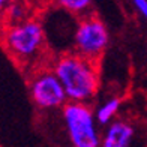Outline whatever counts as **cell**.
<instances>
[{
    "label": "cell",
    "instance_id": "cell-1",
    "mask_svg": "<svg viewBox=\"0 0 147 147\" xmlns=\"http://www.w3.org/2000/svg\"><path fill=\"white\" fill-rule=\"evenodd\" d=\"M53 71L62 83L69 102L86 104L99 89L96 63L78 56L77 53L62 54L53 65Z\"/></svg>",
    "mask_w": 147,
    "mask_h": 147
},
{
    "label": "cell",
    "instance_id": "cell-2",
    "mask_svg": "<svg viewBox=\"0 0 147 147\" xmlns=\"http://www.w3.org/2000/svg\"><path fill=\"white\" fill-rule=\"evenodd\" d=\"M6 51L20 66H33L39 71L42 59L47 53V38L41 21L30 18L24 23L8 26L3 33Z\"/></svg>",
    "mask_w": 147,
    "mask_h": 147
},
{
    "label": "cell",
    "instance_id": "cell-3",
    "mask_svg": "<svg viewBox=\"0 0 147 147\" xmlns=\"http://www.w3.org/2000/svg\"><path fill=\"white\" fill-rule=\"evenodd\" d=\"M62 119L72 147H101L96 114L89 105L68 102L62 108Z\"/></svg>",
    "mask_w": 147,
    "mask_h": 147
},
{
    "label": "cell",
    "instance_id": "cell-4",
    "mask_svg": "<svg viewBox=\"0 0 147 147\" xmlns=\"http://www.w3.org/2000/svg\"><path fill=\"white\" fill-rule=\"evenodd\" d=\"M108 39V30L102 20L96 15H87L77 24L74 45L78 56L96 63L104 54Z\"/></svg>",
    "mask_w": 147,
    "mask_h": 147
},
{
    "label": "cell",
    "instance_id": "cell-5",
    "mask_svg": "<svg viewBox=\"0 0 147 147\" xmlns=\"http://www.w3.org/2000/svg\"><path fill=\"white\" fill-rule=\"evenodd\" d=\"M30 96L39 108L53 110L68 104V96L63 89L60 80L53 69L41 68L39 71L33 72L29 81Z\"/></svg>",
    "mask_w": 147,
    "mask_h": 147
},
{
    "label": "cell",
    "instance_id": "cell-6",
    "mask_svg": "<svg viewBox=\"0 0 147 147\" xmlns=\"http://www.w3.org/2000/svg\"><path fill=\"white\" fill-rule=\"evenodd\" d=\"M134 129L123 120H116L108 125L104 132L101 147H131Z\"/></svg>",
    "mask_w": 147,
    "mask_h": 147
},
{
    "label": "cell",
    "instance_id": "cell-7",
    "mask_svg": "<svg viewBox=\"0 0 147 147\" xmlns=\"http://www.w3.org/2000/svg\"><path fill=\"white\" fill-rule=\"evenodd\" d=\"M120 108V98H110L96 110V120L101 125H108Z\"/></svg>",
    "mask_w": 147,
    "mask_h": 147
},
{
    "label": "cell",
    "instance_id": "cell-8",
    "mask_svg": "<svg viewBox=\"0 0 147 147\" xmlns=\"http://www.w3.org/2000/svg\"><path fill=\"white\" fill-rule=\"evenodd\" d=\"M6 17H8V26L20 24L30 20L29 9L23 3H12L8 8V11H6Z\"/></svg>",
    "mask_w": 147,
    "mask_h": 147
},
{
    "label": "cell",
    "instance_id": "cell-9",
    "mask_svg": "<svg viewBox=\"0 0 147 147\" xmlns=\"http://www.w3.org/2000/svg\"><path fill=\"white\" fill-rule=\"evenodd\" d=\"M60 5L63 6L65 9L71 11L72 14H81L86 9L90 8V2L89 0H62Z\"/></svg>",
    "mask_w": 147,
    "mask_h": 147
},
{
    "label": "cell",
    "instance_id": "cell-10",
    "mask_svg": "<svg viewBox=\"0 0 147 147\" xmlns=\"http://www.w3.org/2000/svg\"><path fill=\"white\" fill-rule=\"evenodd\" d=\"M132 5H134V8L141 14V17L147 21V0H134Z\"/></svg>",
    "mask_w": 147,
    "mask_h": 147
}]
</instances>
